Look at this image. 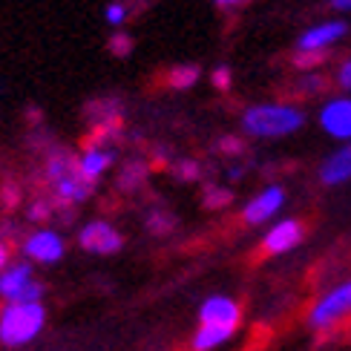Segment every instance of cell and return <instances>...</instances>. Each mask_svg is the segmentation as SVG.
<instances>
[{
	"label": "cell",
	"mask_w": 351,
	"mask_h": 351,
	"mask_svg": "<svg viewBox=\"0 0 351 351\" xmlns=\"http://www.w3.org/2000/svg\"><path fill=\"white\" fill-rule=\"evenodd\" d=\"M305 121V115L297 107L288 104H256L251 110H245L242 115V127L247 136L256 138H280L300 130Z\"/></svg>",
	"instance_id": "obj_1"
},
{
	"label": "cell",
	"mask_w": 351,
	"mask_h": 351,
	"mask_svg": "<svg viewBox=\"0 0 351 351\" xmlns=\"http://www.w3.org/2000/svg\"><path fill=\"white\" fill-rule=\"evenodd\" d=\"M43 319L47 311L40 302H9L0 314V343L14 348L35 340L43 328Z\"/></svg>",
	"instance_id": "obj_2"
},
{
	"label": "cell",
	"mask_w": 351,
	"mask_h": 351,
	"mask_svg": "<svg viewBox=\"0 0 351 351\" xmlns=\"http://www.w3.org/2000/svg\"><path fill=\"white\" fill-rule=\"evenodd\" d=\"M348 311H351V280L343 282L340 288H334L331 294H326L323 300L314 305L308 323H311L314 328H331L334 319H340V317L348 314Z\"/></svg>",
	"instance_id": "obj_3"
},
{
	"label": "cell",
	"mask_w": 351,
	"mask_h": 351,
	"mask_svg": "<svg viewBox=\"0 0 351 351\" xmlns=\"http://www.w3.org/2000/svg\"><path fill=\"white\" fill-rule=\"evenodd\" d=\"M78 245L84 247L86 254H98V256H107V254H115V251H121V233L115 230L112 225L107 222H90V225H84L81 233H78Z\"/></svg>",
	"instance_id": "obj_4"
},
{
	"label": "cell",
	"mask_w": 351,
	"mask_h": 351,
	"mask_svg": "<svg viewBox=\"0 0 351 351\" xmlns=\"http://www.w3.org/2000/svg\"><path fill=\"white\" fill-rule=\"evenodd\" d=\"M282 202H285V190L280 184H271L265 187L256 199H251L245 204V222L247 225H259V222H268V219L282 208Z\"/></svg>",
	"instance_id": "obj_5"
},
{
	"label": "cell",
	"mask_w": 351,
	"mask_h": 351,
	"mask_svg": "<svg viewBox=\"0 0 351 351\" xmlns=\"http://www.w3.org/2000/svg\"><path fill=\"white\" fill-rule=\"evenodd\" d=\"M23 251H26V256H32L35 262H58L64 256V239L58 237L55 230H47V228H40V230H35L32 237H29L26 242H23Z\"/></svg>",
	"instance_id": "obj_6"
},
{
	"label": "cell",
	"mask_w": 351,
	"mask_h": 351,
	"mask_svg": "<svg viewBox=\"0 0 351 351\" xmlns=\"http://www.w3.org/2000/svg\"><path fill=\"white\" fill-rule=\"evenodd\" d=\"M319 124L334 138H351V98H334L319 112Z\"/></svg>",
	"instance_id": "obj_7"
},
{
	"label": "cell",
	"mask_w": 351,
	"mask_h": 351,
	"mask_svg": "<svg viewBox=\"0 0 351 351\" xmlns=\"http://www.w3.org/2000/svg\"><path fill=\"white\" fill-rule=\"evenodd\" d=\"M346 32H348V26H346L343 21L317 23V26L308 29V32H302V38H300L297 47H300L302 52H323V49L331 47V43H337Z\"/></svg>",
	"instance_id": "obj_8"
},
{
	"label": "cell",
	"mask_w": 351,
	"mask_h": 351,
	"mask_svg": "<svg viewBox=\"0 0 351 351\" xmlns=\"http://www.w3.org/2000/svg\"><path fill=\"white\" fill-rule=\"evenodd\" d=\"M302 239V225L297 222V219H285V222L274 225L265 239H262V251L265 254H285L291 251V247H297Z\"/></svg>",
	"instance_id": "obj_9"
},
{
	"label": "cell",
	"mask_w": 351,
	"mask_h": 351,
	"mask_svg": "<svg viewBox=\"0 0 351 351\" xmlns=\"http://www.w3.org/2000/svg\"><path fill=\"white\" fill-rule=\"evenodd\" d=\"M202 326H228V328H237L239 323V305L233 302L230 297H210L204 300L202 311H199Z\"/></svg>",
	"instance_id": "obj_10"
},
{
	"label": "cell",
	"mask_w": 351,
	"mask_h": 351,
	"mask_svg": "<svg viewBox=\"0 0 351 351\" xmlns=\"http://www.w3.org/2000/svg\"><path fill=\"white\" fill-rule=\"evenodd\" d=\"M32 282V265H26V262H21V265H12L6 271H0V297L14 302L21 294H23V288Z\"/></svg>",
	"instance_id": "obj_11"
},
{
	"label": "cell",
	"mask_w": 351,
	"mask_h": 351,
	"mask_svg": "<svg viewBox=\"0 0 351 351\" xmlns=\"http://www.w3.org/2000/svg\"><path fill=\"white\" fill-rule=\"evenodd\" d=\"M319 179H323V184H343L351 179V144H346V147H340L337 153H331L326 158Z\"/></svg>",
	"instance_id": "obj_12"
},
{
	"label": "cell",
	"mask_w": 351,
	"mask_h": 351,
	"mask_svg": "<svg viewBox=\"0 0 351 351\" xmlns=\"http://www.w3.org/2000/svg\"><path fill=\"white\" fill-rule=\"evenodd\" d=\"M112 153L110 150H104V147H90L81 158H78V167H81V173H84V179H90V182H95L101 173H104L110 165H112Z\"/></svg>",
	"instance_id": "obj_13"
},
{
	"label": "cell",
	"mask_w": 351,
	"mask_h": 351,
	"mask_svg": "<svg viewBox=\"0 0 351 351\" xmlns=\"http://www.w3.org/2000/svg\"><path fill=\"white\" fill-rule=\"evenodd\" d=\"M233 331L237 328H228V326H202L193 337V348L196 351H213L222 343H228L233 337Z\"/></svg>",
	"instance_id": "obj_14"
},
{
	"label": "cell",
	"mask_w": 351,
	"mask_h": 351,
	"mask_svg": "<svg viewBox=\"0 0 351 351\" xmlns=\"http://www.w3.org/2000/svg\"><path fill=\"white\" fill-rule=\"evenodd\" d=\"M199 81V66H173L167 72V84L173 86V90H187V86H193Z\"/></svg>",
	"instance_id": "obj_15"
},
{
	"label": "cell",
	"mask_w": 351,
	"mask_h": 351,
	"mask_svg": "<svg viewBox=\"0 0 351 351\" xmlns=\"http://www.w3.org/2000/svg\"><path fill=\"white\" fill-rule=\"evenodd\" d=\"M328 61V52L323 49V52H297V58H294V64L302 69V72H308V75H311V72H317L319 66H323Z\"/></svg>",
	"instance_id": "obj_16"
},
{
	"label": "cell",
	"mask_w": 351,
	"mask_h": 351,
	"mask_svg": "<svg viewBox=\"0 0 351 351\" xmlns=\"http://www.w3.org/2000/svg\"><path fill=\"white\" fill-rule=\"evenodd\" d=\"M233 202V193L228 187H219V184H210L208 190H204V204L208 208H225V204Z\"/></svg>",
	"instance_id": "obj_17"
},
{
	"label": "cell",
	"mask_w": 351,
	"mask_h": 351,
	"mask_svg": "<svg viewBox=\"0 0 351 351\" xmlns=\"http://www.w3.org/2000/svg\"><path fill=\"white\" fill-rule=\"evenodd\" d=\"M141 176H144V165H141V162H130V165L124 167V173H121V187L130 190V187H133V184L141 179Z\"/></svg>",
	"instance_id": "obj_18"
},
{
	"label": "cell",
	"mask_w": 351,
	"mask_h": 351,
	"mask_svg": "<svg viewBox=\"0 0 351 351\" xmlns=\"http://www.w3.org/2000/svg\"><path fill=\"white\" fill-rule=\"evenodd\" d=\"M110 49H112V55H130V49H133V38L130 35H124V32H119L112 40H110Z\"/></svg>",
	"instance_id": "obj_19"
},
{
	"label": "cell",
	"mask_w": 351,
	"mask_h": 351,
	"mask_svg": "<svg viewBox=\"0 0 351 351\" xmlns=\"http://www.w3.org/2000/svg\"><path fill=\"white\" fill-rule=\"evenodd\" d=\"M40 297H43V285L40 282H29L26 288H23V294L18 297V300H14V302H40Z\"/></svg>",
	"instance_id": "obj_20"
},
{
	"label": "cell",
	"mask_w": 351,
	"mask_h": 351,
	"mask_svg": "<svg viewBox=\"0 0 351 351\" xmlns=\"http://www.w3.org/2000/svg\"><path fill=\"white\" fill-rule=\"evenodd\" d=\"M124 18H127V6H124V3H119V0H115V3L107 6V21H110L112 26H121Z\"/></svg>",
	"instance_id": "obj_21"
},
{
	"label": "cell",
	"mask_w": 351,
	"mask_h": 351,
	"mask_svg": "<svg viewBox=\"0 0 351 351\" xmlns=\"http://www.w3.org/2000/svg\"><path fill=\"white\" fill-rule=\"evenodd\" d=\"M176 176H179V179H199V165L196 162H179L176 165Z\"/></svg>",
	"instance_id": "obj_22"
},
{
	"label": "cell",
	"mask_w": 351,
	"mask_h": 351,
	"mask_svg": "<svg viewBox=\"0 0 351 351\" xmlns=\"http://www.w3.org/2000/svg\"><path fill=\"white\" fill-rule=\"evenodd\" d=\"M213 84H216V86H219V90H222V93H225V90H228V86H230V69H228V66H219V69L213 72Z\"/></svg>",
	"instance_id": "obj_23"
},
{
	"label": "cell",
	"mask_w": 351,
	"mask_h": 351,
	"mask_svg": "<svg viewBox=\"0 0 351 351\" xmlns=\"http://www.w3.org/2000/svg\"><path fill=\"white\" fill-rule=\"evenodd\" d=\"M340 86L351 93V58H348V61L340 66Z\"/></svg>",
	"instance_id": "obj_24"
},
{
	"label": "cell",
	"mask_w": 351,
	"mask_h": 351,
	"mask_svg": "<svg viewBox=\"0 0 351 351\" xmlns=\"http://www.w3.org/2000/svg\"><path fill=\"white\" fill-rule=\"evenodd\" d=\"M225 144H222V150L225 153H242V144H239V138H222Z\"/></svg>",
	"instance_id": "obj_25"
},
{
	"label": "cell",
	"mask_w": 351,
	"mask_h": 351,
	"mask_svg": "<svg viewBox=\"0 0 351 351\" xmlns=\"http://www.w3.org/2000/svg\"><path fill=\"white\" fill-rule=\"evenodd\" d=\"M331 6L340 9V12H348L351 9V0H331Z\"/></svg>",
	"instance_id": "obj_26"
},
{
	"label": "cell",
	"mask_w": 351,
	"mask_h": 351,
	"mask_svg": "<svg viewBox=\"0 0 351 351\" xmlns=\"http://www.w3.org/2000/svg\"><path fill=\"white\" fill-rule=\"evenodd\" d=\"M6 259H9V247L0 242V271H3V265H6Z\"/></svg>",
	"instance_id": "obj_27"
},
{
	"label": "cell",
	"mask_w": 351,
	"mask_h": 351,
	"mask_svg": "<svg viewBox=\"0 0 351 351\" xmlns=\"http://www.w3.org/2000/svg\"><path fill=\"white\" fill-rule=\"evenodd\" d=\"M219 6H237V3H242V0H216Z\"/></svg>",
	"instance_id": "obj_28"
},
{
	"label": "cell",
	"mask_w": 351,
	"mask_h": 351,
	"mask_svg": "<svg viewBox=\"0 0 351 351\" xmlns=\"http://www.w3.org/2000/svg\"><path fill=\"white\" fill-rule=\"evenodd\" d=\"M133 3H136V6L141 9V3H144V6H147V3H150V0H133Z\"/></svg>",
	"instance_id": "obj_29"
}]
</instances>
